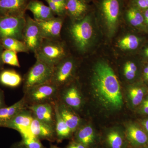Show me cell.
Here are the masks:
<instances>
[{
  "instance_id": "5",
  "label": "cell",
  "mask_w": 148,
  "mask_h": 148,
  "mask_svg": "<svg viewBox=\"0 0 148 148\" xmlns=\"http://www.w3.org/2000/svg\"><path fill=\"white\" fill-rule=\"evenodd\" d=\"M70 34L79 50L84 51L88 46L93 34L91 20L87 16L73 23L70 28Z\"/></svg>"
},
{
  "instance_id": "18",
  "label": "cell",
  "mask_w": 148,
  "mask_h": 148,
  "mask_svg": "<svg viewBox=\"0 0 148 148\" xmlns=\"http://www.w3.org/2000/svg\"><path fill=\"white\" fill-rule=\"evenodd\" d=\"M27 9L32 12L36 21H45L55 17L49 7L38 0H30Z\"/></svg>"
},
{
  "instance_id": "8",
  "label": "cell",
  "mask_w": 148,
  "mask_h": 148,
  "mask_svg": "<svg viewBox=\"0 0 148 148\" xmlns=\"http://www.w3.org/2000/svg\"><path fill=\"white\" fill-rule=\"evenodd\" d=\"M75 68V62L71 59H63L53 68L50 82L58 88L66 85L74 75Z\"/></svg>"
},
{
  "instance_id": "39",
  "label": "cell",
  "mask_w": 148,
  "mask_h": 148,
  "mask_svg": "<svg viewBox=\"0 0 148 148\" xmlns=\"http://www.w3.org/2000/svg\"><path fill=\"white\" fill-rule=\"evenodd\" d=\"M10 148H27L21 142L14 143Z\"/></svg>"
},
{
  "instance_id": "26",
  "label": "cell",
  "mask_w": 148,
  "mask_h": 148,
  "mask_svg": "<svg viewBox=\"0 0 148 148\" xmlns=\"http://www.w3.org/2000/svg\"><path fill=\"white\" fill-rule=\"evenodd\" d=\"M140 44V39L133 35H129L121 39L118 43V46L123 50H134Z\"/></svg>"
},
{
  "instance_id": "38",
  "label": "cell",
  "mask_w": 148,
  "mask_h": 148,
  "mask_svg": "<svg viewBox=\"0 0 148 148\" xmlns=\"http://www.w3.org/2000/svg\"><path fill=\"white\" fill-rule=\"evenodd\" d=\"M4 50L2 45L0 43V71H2L4 68V63L3 61L2 58V55L3 51Z\"/></svg>"
},
{
  "instance_id": "47",
  "label": "cell",
  "mask_w": 148,
  "mask_h": 148,
  "mask_svg": "<svg viewBox=\"0 0 148 148\" xmlns=\"http://www.w3.org/2000/svg\"><path fill=\"white\" fill-rule=\"evenodd\" d=\"M0 1H1V0H0Z\"/></svg>"
},
{
  "instance_id": "19",
  "label": "cell",
  "mask_w": 148,
  "mask_h": 148,
  "mask_svg": "<svg viewBox=\"0 0 148 148\" xmlns=\"http://www.w3.org/2000/svg\"><path fill=\"white\" fill-rule=\"evenodd\" d=\"M28 108L24 97L9 107L0 108V127H5L11 120L23 109Z\"/></svg>"
},
{
  "instance_id": "9",
  "label": "cell",
  "mask_w": 148,
  "mask_h": 148,
  "mask_svg": "<svg viewBox=\"0 0 148 148\" xmlns=\"http://www.w3.org/2000/svg\"><path fill=\"white\" fill-rule=\"evenodd\" d=\"M57 101L75 111L80 110L83 104L82 96L78 88L75 84L59 88Z\"/></svg>"
},
{
  "instance_id": "16",
  "label": "cell",
  "mask_w": 148,
  "mask_h": 148,
  "mask_svg": "<svg viewBox=\"0 0 148 148\" xmlns=\"http://www.w3.org/2000/svg\"><path fill=\"white\" fill-rule=\"evenodd\" d=\"M125 137L131 145L135 147H140L148 144L147 132L135 125L131 124L127 126Z\"/></svg>"
},
{
  "instance_id": "12",
  "label": "cell",
  "mask_w": 148,
  "mask_h": 148,
  "mask_svg": "<svg viewBox=\"0 0 148 148\" xmlns=\"http://www.w3.org/2000/svg\"><path fill=\"white\" fill-rule=\"evenodd\" d=\"M55 103L32 105L28 106V108L32 111L34 116L37 119L55 127Z\"/></svg>"
},
{
  "instance_id": "1",
  "label": "cell",
  "mask_w": 148,
  "mask_h": 148,
  "mask_svg": "<svg viewBox=\"0 0 148 148\" xmlns=\"http://www.w3.org/2000/svg\"><path fill=\"white\" fill-rule=\"evenodd\" d=\"M92 84L93 93L101 106L108 110H119L123 105L120 85L112 69L103 61L96 64Z\"/></svg>"
},
{
  "instance_id": "13",
  "label": "cell",
  "mask_w": 148,
  "mask_h": 148,
  "mask_svg": "<svg viewBox=\"0 0 148 148\" xmlns=\"http://www.w3.org/2000/svg\"><path fill=\"white\" fill-rule=\"evenodd\" d=\"M30 0H1L0 16H25Z\"/></svg>"
},
{
  "instance_id": "6",
  "label": "cell",
  "mask_w": 148,
  "mask_h": 148,
  "mask_svg": "<svg viewBox=\"0 0 148 148\" xmlns=\"http://www.w3.org/2000/svg\"><path fill=\"white\" fill-rule=\"evenodd\" d=\"M25 16H0V40L13 38L22 41Z\"/></svg>"
},
{
  "instance_id": "24",
  "label": "cell",
  "mask_w": 148,
  "mask_h": 148,
  "mask_svg": "<svg viewBox=\"0 0 148 148\" xmlns=\"http://www.w3.org/2000/svg\"><path fill=\"white\" fill-rule=\"evenodd\" d=\"M0 43L4 49L13 51L16 53L24 52L28 53L29 49L23 41L13 38H5L0 40Z\"/></svg>"
},
{
  "instance_id": "46",
  "label": "cell",
  "mask_w": 148,
  "mask_h": 148,
  "mask_svg": "<svg viewBox=\"0 0 148 148\" xmlns=\"http://www.w3.org/2000/svg\"><path fill=\"white\" fill-rule=\"evenodd\" d=\"M145 79L146 80H147V81H148V75H147V77H146L145 78Z\"/></svg>"
},
{
  "instance_id": "14",
  "label": "cell",
  "mask_w": 148,
  "mask_h": 148,
  "mask_svg": "<svg viewBox=\"0 0 148 148\" xmlns=\"http://www.w3.org/2000/svg\"><path fill=\"white\" fill-rule=\"evenodd\" d=\"M36 21L43 38L56 40L60 37L63 23L61 17H54L45 21Z\"/></svg>"
},
{
  "instance_id": "7",
  "label": "cell",
  "mask_w": 148,
  "mask_h": 148,
  "mask_svg": "<svg viewBox=\"0 0 148 148\" xmlns=\"http://www.w3.org/2000/svg\"><path fill=\"white\" fill-rule=\"evenodd\" d=\"M25 17L26 23L22 41L27 46L29 51L35 53L40 46L44 39L36 21L29 16Z\"/></svg>"
},
{
  "instance_id": "21",
  "label": "cell",
  "mask_w": 148,
  "mask_h": 148,
  "mask_svg": "<svg viewBox=\"0 0 148 148\" xmlns=\"http://www.w3.org/2000/svg\"><path fill=\"white\" fill-rule=\"evenodd\" d=\"M75 132V141L81 143L87 148L92 145L95 142V132L90 125L79 127Z\"/></svg>"
},
{
  "instance_id": "3",
  "label": "cell",
  "mask_w": 148,
  "mask_h": 148,
  "mask_svg": "<svg viewBox=\"0 0 148 148\" xmlns=\"http://www.w3.org/2000/svg\"><path fill=\"white\" fill-rule=\"evenodd\" d=\"M59 88L49 82L32 87L24 93L28 106L45 103H55L58 99Z\"/></svg>"
},
{
  "instance_id": "15",
  "label": "cell",
  "mask_w": 148,
  "mask_h": 148,
  "mask_svg": "<svg viewBox=\"0 0 148 148\" xmlns=\"http://www.w3.org/2000/svg\"><path fill=\"white\" fill-rule=\"evenodd\" d=\"M29 132L40 140H46L50 142L56 141L55 127L35 117L30 126Z\"/></svg>"
},
{
  "instance_id": "30",
  "label": "cell",
  "mask_w": 148,
  "mask_h": 148,
  "mask_svg": "<svg viewBox=\"0 0 148 148\" xmlns=\"http://www.w3.org/2000/svg\"><path fill=\"white\" fill-rule=\"evenodd\" d=\"M127 17L130 24L137 27L143 24L144 18L141 13L135 8H131L127 12Z\"/></svg>"
},
{
  "instance_id": "2",
  "label": "cell",
  "mask_w": 148,
  "mask_h": 148,
  "mask_svg": "<svg viewBox=\"0 0 148 148\" xmlns=\"http://www.w3.org/2000/svg\"><path fill=\"white\" fill-rule=\"evenodd\" d=\"M35 55L36 60L54 68L65 58L66 51L63 45L57 40L44 39Z\"/></svg>"
},
{
  "instance_id": "34",
  "label": "cell",
  "mask_w": 148,
  "mask_h": 148,
  "mask_svg": "<svg viewBox=\"0 0 148 148\" xmlns=\"http://www.w3.org/2000/svg\"><path fill=\"white\" fill-rule=\"evenodd\" d=\"M137 5L140 8L148 9V0H137Z\"/></svg>"
},
{
  "instance_id": "45",
  "label": "cell",
  "mask_w": 148,
  "mask_h": 148,
  "mask_svg": "<svg viewBox=\"0 0 148 148\" xmlns=\"http://www.w3.org/2000/svg\"><path fill=\"white\" fill-rule=\"evenodd\" d=\"M140 148H148V146H143V147H140Z\"/></svg>"
},
{
  "instance_id": "44",
  "label": "cell",
  "mask_w": 148,
  "mask_h": 148,
  "mask_svg": "<svg viewBox=\"0 0 148 148\" xmlns=\"http://www.w3.org/2000/svg\"><path fill=\"white\" fill-rule=\"evenodd\" d=\"M61 148L60 147H57V146H55V145H51L50 146V148Z\"/></svg>"
},
{
  "instance_id": "4",
  "label": "cell",
  "mask_w": 148,
  "mask_h": 148,
  "mask_svg": "<svg viewBox=\"0 0 148 148\" xmlns=\"http://www.w3.org/2000/svg\"><path fill=\"white\" fill-rule=\"evenodd\" d=\"M53 70V67L36 60L24 75L23 87L24 93L32 87L50 82Z\"/></svg>"
},
{
  "instance_id": "33",
  "label": "cell",
  "mask_w": 148,
  "mask_h": 148,
  "mask_svg": "<svg viewBox=\"0 0 148 148\" xmlns=\"http://www.w3.org/2000/svg\"><path fill=\"white\" fill-rule=\"evenodd\" d=\"M66 148H87L81 143L73 141L69 144Z\"/></svg>"
},
{
  "instance_id": "36",
  "label": "cell",
  "mask_w": 148,
  "mask_h": 148,
  "mask_svg": "<svg viewBox=\"0 0 148 148\" xmlns=\"http://www.w3.org/2000/svg\"><path fill=\"white\" fill-rule=\"evenodd\" d=\"M66 12V0H51Z\"/></svg>"
},
{
  "instance_id": "37",
  "label": "cell",
  "mask_w": 148,
  "mask_h": 148,
  "mask_svg": "<svg viewBox=\"0 0 148 148\" xmlns=\"http://www.w3.org/2000/svg\"><path fill=\"white\" fill-rule=\"evenodd\" d=\"M6 106L5 104V99L4 91L0 88V108H4Z\"/></svg>"
},
{
  "instance_id": "20",
  "label": "cell",
  "mask_w": 148,
  "mask_h": 148,
  "mask_svg": "<svg viewBox=\"0 0 148 148\" xmlns=\"http://www.w3.org/2000/svg\"><path fill=\"white\" fill-rule=\"evenodd\" d=\"M55 110V130L56 135V141L57 143H59L65 139L70 138L73 132L60 116L56 103Z\"/></svg>"
},
{
  "instance_id": "32",
  "label": "cell",
  "mask_w": 148,
  "mask_h": 148,
  "mask_svg": "<svg viewBox=\"0 0 148 148\" xmlns=\"http://www.w3.org/2000/svg\"><path fill=\"white\" fill-rule=\"evenodd\" d=\"M48 5V6L55 15L60 16H62L65 13V12L59 6L52 1L51 0H45Z\"/></svg>"
},
{
  "instance_id": "43",
  "label": "cell",
  "mask_w": 148,
  "mask_h": 148,
  "mask_svg": "<svg viewBox=\"0 0 148 148\" xmlns=\"http://www.w3.org/2000/svg\"><path fill=\"white\" fill-rule=\"evenodd\" d=\"M145 53L146 56L148 58V47L145 50Z\"/></svg>"
},
{
  "instance_id": "25",
  "label": "cell",
  "mask_w": 148,
  "mask_h": 148,
  "mask_svg": "<svg viewBox=\"0 0 148 148\" xmlns=\"http://www.w3.org/2000/svg\"><path fill=\"white\" fill-rule=\"evenodd\" d=\"M106 142L109 148H125L124 136L117 130H112L108 133Z\"/></svg>"
},
{
  "instance_id": "40",
  "label": "cell",
  "mask_w": 148,
  "mask_h": 148,
  "mask_svg": "<svg viewBox=\"0 0 148 148\" xmlns=\"http://www.w3.org/2000/svg\"><path fill=\"white\" fill-rule=\"evenodd\" d=\"M142 124L144 128H145V132H147V134L148 135V119L144 120L142 122Z\"/></svg>"
},
{
  "instance_id": "28",
  "label": "cell",
  "mask_w": 148,
  "mask_h": 148,
  "mask_svg": "<svg viewBox=\"0 0 148 148\" xmlns=\"http://www.w3.org/2000/svg\"><path fill=\"white\" fill-rule=\"evenodd\" d=\"M145 91L142 88L132 87L129 90L130 100L133 106H138L142 103Z\"/></svg>"
},
{
  "instance_id": "10",
  "label": "cell",
  "mask_w": 148,
  "mask_h": 148,
  "mask_svg": "<svg viewBox=\"0 0 148 148\" xmlns=\"http://www.w3.org/2000/svg\"><path fill=\"white\" fill-rule=\"evenodd\" d=\"M102 10L109 33L111 35L115 32L120 12L119 0H103Z\"/></svg>"
},
{
  "instance_id": "11",
  "label": "cell",
  "mask_w": 148,
  "mask_h": 148,
  "mask_svg": "<svg viewBox=\"0 0 148 148\" xmlns=\"http://www.w3.org/2000/svg\"><path fill=\"white\" fill-rule=\"evenodd\" d=\"M34 118L31 110L28 108L23 109L9 122L5 127L16 130L21 135L30 134V126Z\"/></svg>"
},
{
  "instance_id": "29",
  "label": "cell",
  "mask_w": 148,
  "mask_h": 148,
  "mask_svg": "<svg viewBox=\"0 0 148 148\" xmlns=\"http://www.w3.org/2000/svg\"><path fill=\"white\" fill-rule=\"evenodd\" d=\"M2 58L4 64H8L18 68L20 67L17 53L15 51L4 49L3 52Z\"/></svg>"
},
{
  "instance_id": "27",
  "label": "cell",
  "mask_w": 148,
  "mask_h": 148,
  "mask_svg": "<svg viewBox=\"0 0 148 148\" xmlns=\"http://www.w3.org/2000/svg\"><path fill=\"white\" fill-rule=\"evenodd\" d=\"M21 143L27 148H46L40 142V140L30 134L21 135Z\"/></svg>"
},
{
  "instance_id": "23",
  "label": "cell",
  "mask_w": 148,
  "mask_h": 148,
  "mask_svg": "<svg viewBox=\"0 0 148 148\" xmlns=\"http://www.w3.org/2000/svg\"><path fill=\"white\" fill-rule=\"evenodd\" d=\"M87 10V6L83 0H66V11L73 18L79 19Z\"/></svg>"
},
{
  "instance_id": "22",
  "label": "cell",
  "mask_w": 148,
  "mask_h": 148,
  "mask_svg": "<svg viewBox=\"0 0 148 148\" xmlns=\"http://www.w3.org/2000/svg\"><path fill=\"white\" fill-rule=\"evenodd\" d=\"M22 82L21 75L13 70H3L0 73V83L7 87L16 88Z\"/></svg>"
},
{
  "instance_id": "31",
  "label": "cell",
  "mask_w": 148,
  "mask_h": 148,
  "mask_svg": "<svg viewBox=\"0 0 148 148\" xmlns=\"http://www.w3.org/2000/svg\"><path fill=\"white\" fill-rule=\"evenodd\" d=\"M137 71V67L133 62L127 61L125 63L123 69L125 77L128 80L135 78Z\"/></svg>"
},
{
  "instance_id": "41",
  "label": "cell",
  "mask_w": 148,
  "mask_h": 148,
  "mask_svg": "<svg viewBox=\"0 0 148 148\" xmlns=\"http://www.w3.org/2000/svg\"><path fill=\"white\" fill-rule=\"evenodd\" d=\"M144 16H145V20L146 23L148 26V9L146 10L144 14Z\"/></svg>"
},
{
  "instance_id": "17",
  "label": "cell",
  "mask_w": 148,
  "mask_h": 148,
  "mask_svg": "<svg viewBox=\"0 0 148 148\" xmlns=\"http://www.w3.org/2000/svg\"><path fill=\"white\" fill-rule=\"evenodd\" d=\"M56 104L58 112L68 127L73 133L75 132L81 123V119L78 115L71 108L59 101H56Z\"/></svg>"
},
{
  "instance_id": "42",
  "label": "cell",
  "mask_w": 148,
  "mask_h": 148,
  "mask_svg": "<svg viewBox=\"0 0 148 148\" xmlns=\"http://www.w3.org/2000/svg\"><path fill=\"white\" fill-rule=\"evenodd\" d=\"M148 75V65L146 66L144 70V76L145 78Z\"/></svg>"
},
{
  "instance_id": "35",
  "label": "cell",
  "mask_w": 148,
  "mask_h": 148,
  "mask_svg": "<svg viewBox=\"0 0 148 148\" xmlns=\"http://www.w3.org/2000/svg\"><path fill=\"white\" fill-rule=\"evenodd\" d=\"M141 110L143 113L148 115V98L142 102Z\"/></svg>"
}]
</instances>
